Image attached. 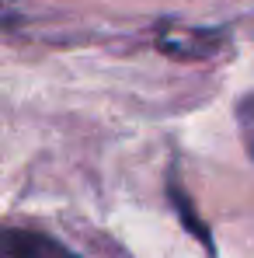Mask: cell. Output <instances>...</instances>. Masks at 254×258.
Instances as JSON below:
<instances>
[{"label":"cell","mask_w":254,"mask_h":258,"mask_svg":"<svg viewBox=\"0 0 254 258\" xmlns=\"http://www.w3.org/2000/svg\"><path fill=\"white\" fill-rule=\"evenodd\" d=\"M0 258H77V255H73L66 244H59L56 237H49V234L7 227V230H4Z\"/></svg>","instance_id":"1"},{"label":"cell","mask_w":254,"mask_h":258,"mask_svg":"<svg viewBox=\"0 0 254 258\" xmlns=\"http://www.w3.org/2000/svg\"><path fill=\"white\" fill-rule=\"evenodd\" d=\"M237 126H240V136H244V147L254 157V94H244L237 101Z\"/></svg>","instance_id":"3"},{"label":"cell","mask_w":254,"mask_h":258,"mask_svg":"<svg viewBox=\"0 0 254 258\" xmlns=\"http://www.w3.org/2000/svg\"><path fill=\"white\" fill-rule=\"evenodd\" d=\"M167 196H171V206H174V213H178V220L185 223V230L206 248V255H216V244H212V234L206 230V223H202V216L192 210V199H188V192L178 185V178H171L167 181Z\"/></svg>","instance_id":"2"}]
</instances>
